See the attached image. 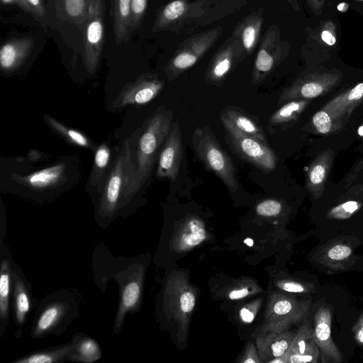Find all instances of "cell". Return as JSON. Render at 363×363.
Wrapping results in <instances>:
<instances>
[{
  "instance_id": "6da1fadb",
  "label": "cell",
  "mask_w": 363,
  "mask_h": 363,
  "mask_svg": "<svg viewBox=\"0 0 363 363\" xmlns=\"http://www.w3.org/2000/svg\"><path fill=\"white\" fill-rule=\"evenodd\" d=\"M247 0H172L157 11L152 32H191L239 11Z\"/></svg>"
},
{
  "instance_id": "7a4b0ae2",
  "label": "cell",
  "mask_w": 363,
  "mask_h": 363,
  "mask_svg": "<svg viewBox=\"0 0 363 363\" xmlns=\"http://www.w3.org/2000/svg\"><path fill=\"white\" fill-rule=\"evenodd\" d=\"M172 123V112L163 106L149 118L138 141L135 168L125 186L120 208L128 203L147 182Z\"/></svg>"
},
{
  "instance_id": "3957f363",
  "label": "cell",
  "mask_w": 363,
  "mask_h": 363,
  "mask_svg": "<svg viewBox=\"0 0 363 363\" xmlns=\"http://www.w3.org/2000/svg\"><path fill=\"white\" fill-rule=\"evenodd\" d=\"M135 168L133 147L126 138L111 164L101 192L97 213L103 218H112L120 208L125 186Z\"/></svg>"
},
{
  "instance_id": "277c9868",
  "label": "cell",
  "mask_w": 363,
  "mask_h": 363,
  "mask_svg": "<svg viewBox=\"0 0 363 363\" xmlns=\"http://www.w3.org/2000/svg\"><path fill=\"white\" fill-rule=\"evenodd\" d=\"M192 146L206 168L217 177L231 191L238 188L232 160L218 143L209 126L196 128L191 137Z\"/></svg>"
},
{
  "instance_id": "5b68a950",
  "label": "cell",
  "mask_w": 363,
  "mask_h": 363,
  "mask_svg": "<svg viewBox=\"0 0 363 363\" xmlns=\"http://www.w3.org/2000/svg\"><path fill=\"white\" fill-rule=\"evenodd\" d=\"M223 32L222 27L216 26L193 34L182 42L164 68L169 81L174 80L196 64L216 43Z\"/></svg>"
},
{
  "instance_id": "8992f818",
  "label": "cell",
  "mask_w": 363,
  "mask_h": 363,
  "mask_svg": "<svg viewBox=\"0 0 363 363\" xmlns=\"http://www.w3.org/2000/svg\"><path fill=\"white\" fill-rule=\"evenodd\" d=\"M310 306V300H298L284 294H274L270 297L265 318L257 330H287L292 325L307 318Z\"/></svg>"
},
{
  "instance_id": "52a82bcc",
  "label": "cell",
  "mask_w": 363,
  "mask_h": 363,
  "mask_svg": "<svg viewBox=\"0 0 363 363\" xmlns=\"http://www.w3.org/2000/svg\"><path fill=\"white\" fill-rule=\"evenodd\" d=\"M74 301L72 295L60 294L43 301L33 323V337L57 333V330L62 329L65 324H69L76 312L77 305Z\"/></svg>"
},
{
  "instance_id": "ba28073f",
  "label": "cell",
  "mask_w": 363,
  "mask_h": 363,
  "mask_svg": "<svg viewBox=\"0 0 363 363\" xmlns=\"http://www.w3.org/2000/svg\"><path fill=\"white\" fill-rule=\"evenodd\" d=\"M290 45L283 40L276 24L271 25L266 30L259 45L255 60L252 83L257 84L268 77L272 72L286 57Z\"/></svg>"
},
{
  "instance_id": "9c48e42d",
  "label": "cell",
  "mask_w": 363,
  "mask_h": 363,
  "mask_svg": "<svg viewBox=\"0 0 363 363\" xmlns=\"http://www.w3.org/2000/svg\"><path fill=\"white\" fill-rule=\"evenodd\" d=\"M105 0H88L84 34V65L94 74L99 65L104 43Z\"/></svg>"
},
{
  "instance_id": "30bf717a",
  "label": "cell",
  "mask_w": 363,
  "mask_h": 363,
  "mask_svg": "<svg viewBox=\"0 0 363 363\" xmlns=\"http://www.w3.org/2000/svg\"><path fill=\"white\" fill-rule=\"evenodd\" d=\"M342 77L340 72L335 69L305 75L282 91L279 97V103L311 99L325 94L339 85Z\"/></svg>"
},
{
  "instance_id": "8fae6325",
  "label": "cell",
  "mask_w": 363,
  "mask_h": 363,
  "mask_svg": "<svg viewBox=\"0 0 363 363\" xmlns=\"http://www.w3.org/2000/svg\"><path fill=\"white\" fill-rule=\"evenodd\" d=\"M225 130L228 143L240 158L264 172L269 173L276 168L277 156L267 143L235 130Z\"/></svg>"
},
{
  "instance_id": "7c38bea8",
  "label": "cell",
  "mask_w": 363,
  "mask_h": 363,
  "mask_svg": "<svg viewBox=\"0 0 363 363\" xmlns=\"http://www.w3.org/2000/svg\"><path fill=\"white\" fill-rule=\"evenodd\" d=\"M242 60L241 43L238 39L231 36L211 58L204 74L206 82L213 86H221L238 63Z\"/></svg>"
},
{
  "instance_id": "4fadbf2b",
  "label": "cell",
  "mask_w": 363,
  "mask_h": 363,
  "mask_svg": "<svg viewBox=\"0 0 363 363\" xmlns=\"http://www.w3.org/2000/svg\"><path fill=\"white\" fill-rule=\"evenodd\" d=\"M320 350L313 337V328L306 318L295 333L285 354L270 362L274 363H318Z\"/></svg>"
},
{
  "instance_id": "5bb4252c",
  "label": "cell",
  "mask_w": 363,
  "mask_h": 363,
  "mask_svg": "<svg viewBox=\"0 0 363 363\" xmlns=\"http://www.w3.org/2000/svg\"><path fill=\"white\" fill-rule=\"evenodd\" d=\"M333 308L328 304L321 305L314 315L313 337L320 350L322 363H341L342 354L331 337Z\"/></svg>"
},
{
  "instance_id": "9a60e30c",
  "label": "cell",
  "mask_w": 363,
  "mask_h": 363,
  "mask_svg": "<svg viewBox=\"0 0 363 363\" xmlns=\"http://www.w3.org/2000/svg\"><path fill=\"white\" fill-rule=\"evenodd\" d=\"M164 87V82L152 73L140 74L119 93L113 106L143 105L155 99Z\"/></svg>"
},
{
  "instance_id": "2e32d148",
  "label": "cell",
  "mask_w": 363,
  "mask_h": 363,
  "mask_svg": "<svg viewBox=\"0 0 363 363\" xmlns=\"http://www.w3.org/2000/svg\"><path fill=\"white\" fill-rule=\"evenodd\" d=\"M183 158V144L178 121L173 122L158 156L157 176L174 182L180 170Z\"/></svg>"
},
{
  "instance_id": "e0dca14e",
  "label": "cell",
  "mask_w": 363,
  "mask_h": 363,
  "mask_svg": "<svg viewBox=\"0 0 363 363\" xmlns=\"http://www.w3.org/2000/svg\"><path fill=\"white\" fill-rule=\"evenodd\" d=\"M312 259L317 265L334 271L346 269L355 262L354 248L346 237L333 239L322 245Z\"/></svg>"
},
{
  "instance_id": "ac0fdd59",
  "label": "cell",
  "mask_w": 363,
  "mask_h": 363,
  "mask_svg": "<svg viewBox=\"0 0 363 363\" xmlns=\"http://www.w3.org/2000/svg\"><path fill=\"white\" fill-rule=\"evenodd\" d=\"M143 269L136 267L130 268L125 279L120 282V301L116 315L113 330L115 333L121 330L127 313L133 312L140 304L142 296Z\"/></svg>"
},
{
  "instance_id": "d6986e66",
  "label": "cell",
  "mask_w": 363,
  "mask_h": 363,
  "mask_svg": "<svg viewBox=\"0 0 363 363\" xmlns=\"http://www.w3.org/2000/svg\"><path fill=\"white\" fill-rule=\"evenodd\" d=\"M295 333L290 330L281 332L262 331L257 335L256 342L260 362H270L283 357L287 352Z\"/></svg>"
},
{
  "instance_id": "ffe728a7",
  "label": "cell",
  "mask_w": 363,
  "mask_h": 363,
  "mask_svg": "<svg viewBox=\"0 0 363 363\" xmlns=\"http://www.w3.org/2000/svg\"><path fill=\"white\" fill-rule=\"evenodd\" d=\"M34 40L31 36L13 38L0 49V67L2 72L11 73L18 69L32 52Z\"/></svg>"
},
{
  "instance_id": "44dd1931",
  "label": "cell",
  "mask_w": 363,
  "mask_h": 363,
  "mask_svg": "<svg viewBox=\"0 0 363 363\" xmlns=\"http://www.w3.org/2000/svg\"><path fill=\"white\" fill-rule=\"evenodd\" d=\"M264 9L259 8L245 16L235 27L232 35L242 47L243 60L255 50L259 39L264 22Z\"/></svg>"
},
{
  "instance_id": "7402d4cb",
  "label": "cell",
  "mask_w": 363,
  "mask_h": 363,
  "mask_svg": "<svg viewBox=\"0 0 363 363\" xmlns=\"http://www.w3.org/2000/svg\"><path fill=\"white\" fill-rule=\"evenodd\" d=\"M10 255L1 242L0 270V336L6 329L9 317L11 294L13 292V265Z\"/></svg>"
},
{
  "instance_id": "603a6c76",
  "label": "cell",
  "mask_w": 363,
  "mask_h": 363,
  "mask_svg": "<svg viewBox=\"0 0 363 363\" xmlns=\"http://www.w3.org/2000/svg\"><path fill=\"white\" fill-rule=\"evenodd\" d=\"M362 99L363 82L332 99L323 106V109L343 126Z\"/></svg>"
},
{
  "instance_id": "cb8c5ba5",
  "label": "cell",
  "mask_w": 363,
  "mask_h": 363,
  "mask_svg": "<svg viewBox=\"0 0 363 363\" xmlns=\"http://www.w3.org/2000/svg\"><path fill=\"white\" fill-rule=\"evenodd\" d=\"M220 118L225 129L237 131L267 143L262 127L251 116L240 109L228 106L221 112Z\"/></svg>"
},
{
  "instance_id": "d4e9b609",
  "label": "cell",
  "mask_w": 363,
  "mask_h": 363,
  "mask_svg": "<svg viewBox=\"0 0 363 363\" xmlns=\"http://www.w3.org/2000/svg\"><path fill=\"white\" fill-rule=\"evenodd\" d=\"M333 158L334 151L327 149L321 152L309 167L306 186L315 199H319L324 192Z\"/></svg>"
},
{
  "instance_id": "484cf974",
  "label": "cell",
  "mask_w": 363,
  "mask_h": 363,
  "mask_svg": "<svg viewBox=\"0 0 363 363\" xmlns=\"http://www.w3.org/2000/svg\"><path fill=\"white\" fill-rule=\"evenodd\" d=\"M13 298L16 325L22 328L31 308V294L28 284L13 264Z\"/></svg>"
},
{
  "instance_id": "4316f807",
  "label": "cell",
  "mask_w": 363,
  "mask_h": 363,
  "mask_svg": "<svg viewBox=\"0 0 363 363\" xmlns=\"http://www.w3.org/2000/svg\"><path fill=\"white\" fill-rule=\"evenodd\" d=\"M131 0H111L110 13L116 45L127 43L130 39L129 28Z\"/></svg>"
},
{
  "instance_id": "83f0119b",
  "label": "cell",
  "mask_w": 363,
  "mask_h": 363,
  "mask_svg": "<svg viewBox=\"0 0 363 363\" xmlns=\"http://www.w3.org/2000/svg\"><path fill=\"white\" fill-rule=\"evenodd\" d=\"M72 349L68 360L92 363L101 357V350L97 341L86 334L77 333L72 339Z\"/></svg>"
},
{
  "instance_id": "f1b7e54d",
  "label": "cell",
  "mask_w": 363,
  "mask_h": 363,
  "mask_svg": "<svg viewBox=\"0 0 363 363\" xmlns=\"http://www.w3.org/2000/svg\"><path fill=\"white\" fill-rule=\"evenodd\" d=\"M111 164L108 145L106 143L101 144L95 150L93 167L88 182L97 194H100L103 189Z\"/></svg>"
},
{
  "instance_id": "f546056e",
  "label": "cell",
  "mask_w": 363,
  "mask_h": 363,
  "mask_svg": "<svg viewBox=\"0 0 363 363\" xmlns=\"http://www.w3.org/2000/svg\"><path fill=\"white\" fill-rule=\"evenodd\" d=\"M64 173L65 165L60 164L33 172L18 180L35 190H45L59 184L62 181Z\"/></svg>"
},
{
  "instance_id": "4dcf8cb0",
  "label": "cell",
  "mask_w": 363,
  "mask_h": 363,
  "mask_svg": "<svg viewBox=\"0 0 363 363\" xmlns=\"http://www.w3.org/2000/svg\"><path fill=\"white\" fill-rule=\"evenodd\" d=\"M72 342L35 351L13 362V363H58L68 360Z\"/></svg>"
},
{
  "instance_id": "1f68e13d",
  "label": "cell",
  "mask_w": 363,
  "mask_h": 363,
  "mask_svg": "<svg viewBox=\"0 0 363 363\" xmlns=\"http://www.w3.org/2000/svg\"><path fill=\"white\" fill-rule=\"evenodd\" d=\"M309 104V99L288 101L277 110L269 120V128L278 126L296 120Z\"/></svg>"
},
{
  "instance_id": "d6a6232c",
  "label": "cell",
  "mask_w": 363,
  "mask_h": 363,
  "mask_svg": "<svg viewBox=\"0 0 363 363\" xmlns=\"http://www.w3.org/2000/svg\"><path fill=\"white\" fill-rule=\"evenodd\" d=\"M179 238L180 250L191 248L201 242L206 237L202 222L196 218H190L185 224Z\"/></svg>"
},
{
  "instance_id": "836d02e7",
  "label": "cell",
  "mask_w": 363,
  "mask_h": 363,
  "mask_svg": "<svg viewBox=\"0 0 363 363\" xmlns=\"http://www.w3.org/2000/svg\"><path fill=\"white\" fill-rule=\"evenodd\" d=\"M44 118L46 123L53 130H55L69 143L83 147H94V145L91 144L90 140L81 132L65 126L63 124L60 123L58 121L53 118L52 116H50L49 115H45Z\"/></svg>"
},
{
  "instance_id": "e575fe53",
  "label": "cell",
  "mask_w": 363,
  "mask_h": 363,
  "mask_svg": "<svg viewBox=\"0 0 363 363\" xmlns=\"http://www.w3.org/2000/svg\"><path fill=\"white\" fill-rule=\"evenodd\" d=\"M312 123L315 130L321 134L333 133L342 127L323 109L313 115Z\"/></svg>"
},
{
  "instance_id": "d590c367",
  "label": "cell",
  "mask_w": 363,
  "mask_h": 363,
  "mask_svg": "<svg viewBox=\"0 0 363 363\" xmlns=\"http://www.w3.org/2000/svg\"><path fill=\"white\" fill-rule=\"evenodd\" d=\"M362 207V203L350 200L340 203L327 213V218L331 220H345L353 216Z\"/></svg>"
},
{
  "instance_id": "8d00e7d4",
  "label": "cell",
  "mask_w": 363,
  "mask_h": 363,
  "mask_svg": "<svg viewBox=\"0 0 363 363\" xmlns=\"http://www.w3.org/2000/svg\"><path fill=\"white\" fill-rule=\"evenodd\" d=\"M147 4L148 0H131L130 36L135 30L141 27L147 11Z\"/></svg>"
},
{
  "instance_id": "74e56055",
  "label": "cell",
  "mask_w": 363,
  "mask_h": 363,
  "mask_svg": "<svg viewBox=\"0 0 363 363\" xmlns=\"http://www.w3.org/2000/svg\"><path fill=\"white\" fill-rule=\"evenodd\" d=\"M278 286L282 290L303 294H308L315 291L316 287L311 282L298 281L294 280H284L278 284Z\"/></svg>"
},
{
  "instance_id": "f35d334b",
  "label": "cell",
  "mask_w": 363,
  "mask_h": 363,
  "mask_svg": "<svg viewBox=\"0 0 363 363\" xmlns=\"http://www.w3.org/2000/svg\"><path fill=\"white\" fill-rule=\"evenodd\" d=\"M318 37L321 43L333 47L337 43V29L335 23L327 20L322 23L318 30Z\"/></svg>"
},
{
  "instance_id": "ab89813d",
  "label": "cell",
  "mask_w": 363,
  "mask_h": 363,
  "mask_svg": "<svg viewBox=\"0 0 363 363\" xmlns=\"http://www.w3.org/2000/svg\"><path fill=\"white\" fill-rule=\"evenodd\" d=\"M282 203L277 199H267L259 203L256 206V212L262 216H276L282 211Z\"/></svg>"
},
{
  "instance_id": "60d3db41",
  "label": "cell",
  "mask_w": 363,
  "mask_h": 363,
  "mask_svg": "<svg viewBox=\"0 0 363 363\" xmlns=\"http://www.w3.org/2000/svg\"><path fill=\"white\" fill-rule=\"evenodd\" d=\"M29 9V13L40 21L44 18L45 9L43 0H23Z\"/></svg>"
},
{
  "instance_id": "b9f144b4",
  "label": "cell",
  "mask_w": 363,
  "mask_h": 363,
  "mask_svg": "<svg viewBox=\"0 0 363 363\" xmlns=\"http://www.w3.org/2000/svg\"><path fill=\"white\" fill-rule=\"evenodd\" d=\"M195 306V297L189 291L184 292L180 297V308L185 313H190Z\"/></svg>"
},
{
  "instance_id": "7bdbcfd3",
  "label": "cell",
  "mask_w": 363,
  "mask_h": 363,
  "mask_svg": "<svg viewBox=\"0 0 363 363\" xmlns=\"http://www.w3.org/2000/svg\"><path fill=\"white\" fill-rule=\"evenodd\" d=\"M352 330L356 343L359 346H363V313L358 317Z\"/></svg>"
},
{
  "instance_id": "ee69618b",
  "label": "cell",
  "mask_w": 363,
  "mask_h": 363,
  "mask_svg": "<svg viewBox=\"0 0 363 363\" xmlns=\"http://www.w3.org/2000/svg\"><path fill=\"white\" fill-rule=\"evenodd\" d=\"M244 363H259V358L257 354L255 348L254 347L253 344L248 347L247 352L244 355L243 359L241 361Z\"/></svg>"
},
{
  "instance_id": "f6af8a7d",
  "label": "cell",
  "mask_w": 363,
  "mask_h": 363,
  "mask_svg": "<svg viewBox=\"0 0 363 363\" xmlns=\"http://www.w3.org/2000/svg\"><path fill=\"white\" fill-rule=\"evenodd\" d=\"M311 11L316 15L322 13L325 5V0H305Z\"/></svg>"
},
{
  "instance_id": "bcb514c9",
  "label": "cell",
  "mask_w": 363,
  "mask_h": 363,
  "mask_svg": "<svg viewBox=\"0 0 363 363\" xmlns=\"http://www.w3.org/2000/svg\"><path fill=\"white\" fill-rule=\"evenodd\" d=\"M363 170V159H362L351 170L349 175L347 177V184L352 183L357 176V174Z\"/></svg>"
},
{
  "instance_id": "7dc6e473",
  "label": "cell",
  "mask_w": 363,
  "mask_h": 363,
  "mask_svg": "<svg viewBox=\"0 0 363 363\" xmlns=\"http://www.w3.org/2000/svg\"><path fill=\"white\" fill-rule=\"evenodd\" d=\"M240 315L242 321L247 323H252L255 318L254 313L247 308L240 310Z\"/></svg>"
},
{
  "instance_id": "c3c4849f",
  "label": "cell",
  "mask_w": 363,
  "mask_h": 363,
  "mask_svg": "<svg viewBox=\"0 0 363 363\" xmlns=\"http://www.w3.org/2000/svg\"><path fill=\"white\" fill-rule=\"evenodd\" d=\"M248 293L249 291L247 288L239 290H234L229 294V298L232 300L240 299L246 296Z\"/></svg>"
},
{
  "instance_id": "681fc988",
  "label": "cell",
  "mask_w": 363,
  "mask_h": 363,
  "mask_svg": "<svg viewBox=\"0 0 363 363\" xmlns=\"http://www.w3.org/2000/svg\"><path fill=\"white\" fill-rule=\"evenodd\" d=\"M4 4H16L24 11L29 13V9L23 0H1Z\"/></svg>"
},
{
  "instance_id": "f907efd6",
  "label": "cell",
  "mask_w": 363,
  "mask_h": 363,
  "mask_svg": "<svg viewBox=\"0 0 363 363\" xmlns=\"http://www.w3.org/2000/svg\"><path fill=\"white\" fill-rule=\"evenodd\" d=\"M349 8V4L345 2H342L337 6V9L340 12H346Z\"/></svg>"
},
{
  "instance_id": "816d5d0a",
  "label": "cell",
  "mask_w": 363,
  "mask_h": 363,
  "mask_svg": "<svg viewBox=\"0 0 363 363\" xmlns=\"http://www.w3.org/2000/svg\"><path fill=\"white\" fill-rule=\"evenodd\" d=\"M289 4L291 6V7L296 11H299V5H298V0H286Z\"/></svg>"
},
{
  "instance_id": "f5cc1de1",
  "label": "cell",
  "mask_w": 363,
  "mask_h": 363,
  "mask_svg": "<svg viewBox=\"0 0 363 363\" xmlns=\"http://www.w3.org/2000/svg\"><path fill=\"white\" fill-rule=\"evenodd\" d=\"M243 242L249 247H252L254 245V242L251 238L245 239Z\"/></svg>"
},
{
  "instance_id": "db71d44e",
  "label": "cell",
  "mask_w": 363,
  "mask_h": 363,
  "mask_svg": "<svg viewBox=\"0 0 363 363\" xmlns=\"http://www.w3.org/2000/svg\"><path fill=\"white\" fill-rule=\"evenodd\" d=\"M354 1H363V0H354Z\"/></svg>"
}]
</instances>
